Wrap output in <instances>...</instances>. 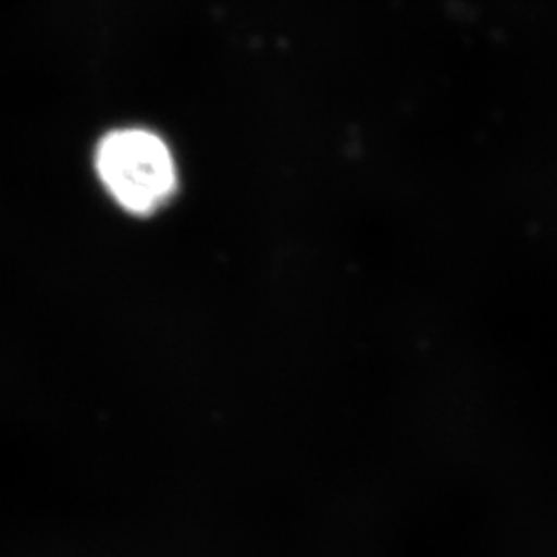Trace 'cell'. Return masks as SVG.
Wrapping results in <instances>:
<instances>
[{"label": "cell", "instance_id": "obj_1", "mask_svg": "<svg viewBox=\"0 0 557 557\" xmlns=\"http://www.w3.org/2000/svg\"><path fill=\"white\" fill-rule=\"evenodd\" d=\"M101 184L135 215L158 211L176 193V163L161 137L145 128L108 133L96 151Z\"/></svg>", "mask_w": 557, "mask_h": 557}]
</instances>
